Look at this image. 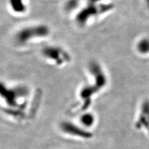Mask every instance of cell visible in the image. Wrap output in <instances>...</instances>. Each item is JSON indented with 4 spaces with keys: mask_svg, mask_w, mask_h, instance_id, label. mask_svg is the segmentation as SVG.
<instances>
[{
    "mask_svg": "<svg viewBox=\"0 0 149 149\" xmlns=\"http://www.w3.org/2000/svg\"><path fill=\"white\" fill-rule=\"evenodd\" d=\"M49 34V27L45 25L28 27L22 29L16 35V39L19 43L27 42L29 39L42 37Z\"/></svg>",
    "mask_w": 149,
    "mask_h": 149,
    "instance_id": "2",
    "label": "cell"
},
{
    "mask_svg": "<svg viewBox=\"0 0 149 149\" xmlns=\"http://www.w3.org/2000/svg\"><path fill=\"white\" fill-rule=\"evenodd\" d=\"M9 4L13 11L17 13H22L26 11V7L24 0H9Z\"/></svg>",
    "mask_w": 149,
    "mask_h": 149,
    "instance_id": "5",
    "label": "cell"
},
{
    "mask_svg": "<svg viewBox=\"0 0 149 149\" xmlns=\"http://www.w3.org/2000/svg\"><path fill=\"white\" fill-rule=\"evenodd\" d=\"M146 2H147V5H148V7H149V0H146Z\"/></svg>",
    "mask_w": 149,
    "mask_h": 149,
    "instance_id": "8",
    "label": "cell"
},
{
    "mask_svg": "<svg viewBox=\"0 0 149 149\" xmlns=\"http://www.w3.org/2000/svg\"><path fill=\"white\" fill-rule=\"evenodd\" d=\"M62 129L64 132L69 133L72 135H75V136L82 137H88L90 136L85 130L81 129H79L75 125H72L70 123H63L62 125Z\"/></svg>",
    "mask_w": 149,
    "mask_h": 149,
    "instance_id": "4",
    "label": "cell"
},
{
    "mask_svg": "<svg viewBox=\"0 0 149 149\" xmlns=\"http://www.w3.org/2000/svg\"><path fill=\"white\" fill-rule=\"evenodd\" d=\"M43 54L47 58L60 65L69 61L70 58L67 52L58 47H47L44 49Z\"/></svg>",
    "mask_w": 149,
    "mask_h": 149,
    "instance_id": "3",
    "label": "cell"
},
{
    "mask_svg": "<svg viewBox=\"0 0 149 149\" xmlns=\"http://www.w3.org/2000/svg\"><path fill=\"white\" fill-rule=\"evenodd\" d=\"M93 121H94V119H93V116L89 114L83 115L81 118L82 123L86 126H90V125H92Z\"/></svg>",
    "mask_w": 149,
    "mask_h": 149,
    "instance_id": "7",
    "label": "cell"
},
{
    "mask_svg": "<svg viewBox=\"0 0 149 149\" xmlns=\"http://www.w3.org/2000/svg\"><path fill=\"white\" fill-rule=\"evenodd\" d=\"M113 8L111 4H101L100 6L96 5V3L88 2L87 6L83 8L78 14L77 16V21L79 24L83 25L88 21V19L92 16H96L98 14L104 13L108 11Z\"/></svg>",
    "mask_w": 149,
    "mask_h": 149,
    "instance_id": "1",
    "label": "cell"
},
{
    "mask_svg": "<svg viewBox=\"0 0 149 149\" xmlns=\"http://www.w3.org/2000/svg\"><path fill=\"white\" fill-rule=\"evenodd\" d=\"M137 49L142 54H147L149 52V39H143L139 42L137 45Z\"/></svg>",
    "mask_w": 149,
    "mask_h": 149,
    "instance_id": "6",
    "label": "cell"
}]
</instances>
